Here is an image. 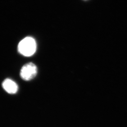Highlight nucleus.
I'll return each instance as SVG.
<instances>
[{
    "label": "nucleus",
    "mask_w": 127,
    "mask_h": 127,
    "mask_svg": "<svg viewBox=\"0 0 127 127\" xmlns=\"http://www.w3.org/2000/svg\"><path fill=\"white\" fill-rule=\"evenodd\" d=\"M2 86L5 91L11 94H15L18 90V86L17 83L9 79L5 80Z\"/></svg>",
    "instance_id": "3"
},
{
    "label": "nucleus",
    "mask_w": 127,
    "mask_h": 127,
    "mask_svg": "<svg viewBox=\"0 0 127 127\" xmlns=\"http://www.w3.org/2000/svg\"><path fill=\"white\" fill-rule=\"evenodd\" d=\"M36 48L35 40L31 37H27L19 43L18 51L24 56L30 57L35 53Z\"/></svg>",
    "instance_id": "1"
},
{
    "label": "nucleus",
    "mask_w": 127,
    "mask_h": 127,
    "mask_svg": "<svg viewBox=\"0 0 127 127\" xmlns=\"http://www.w3.org/2000/svg\"><path fill=\"white\" fill-rule=\"evenodd\" d=\"M37 73L36 66L32 63H29L25 64L21 68L20 76L24 80L29 81L35 77Z\"/></svg>",
    "instance_id": "2"
}]
</instances>
